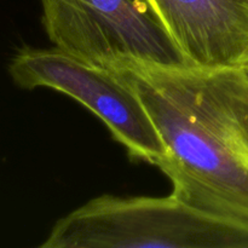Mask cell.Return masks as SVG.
Instances as JSON below:
<instances>
[{"label": "cell", "mask_w": 248, "mask_h": 248, "mask_svg": "<svg viewBox=\"0 0 248 248\" xmlns=\"http://www.w3.org/2000/svg\"><path fill=\"white\" fill-rule=\"evenodd\" d=\"M147 108L166 157L159 169L171 195L248 225V126L235 89L236 70L131 64L119 68Z\"/></svg>", "instance_id": "obj_1"}, {"label": "cell", "mask_w": 248, "mask_h": 248, "mask_svg": "<svg viewBox=\"0 0 248 248\" xmlns=\"http://www.w3.org/2000/svg\"><path fill=\"white\" fill-rule=\"evenodd\" d=\"M43 248H248V225L166 198L102 195L53 225Z\"/></svg>", "instance_id": "obj_2"}, {"label": "cell", "mask_w": 248, "mask_h": 248, "mask_svg": "<svg viewBox=\"0 0 248 248\" xmlns=\"http://www.w3.org/2000/svg\"><path fill=\"white\" fill-rule=\"evenodd\" d=\"M55 47L108 69L131 64L193 67L150 0H41Z\"/></svg>", "instance_id": "obj_3"}, {"label": "cell", "mask_w": 248, "mask_h": 248, "mask_svg": "<svg viewBox=\"0 0 248 248\" xmlns=\"http://www.w3.org/2000/svg\"><path fill=\"white\" fill-rule=\"evenodd\" d=\"M9 74L24 90H56L89 109L108 127L132 159L160 167L166 157L161 137L130 82L116 70L87 62L57 47H23Z\"/></svg>", "instance_id": "obj_4"}, {"label": "cell", "mask_w": 248, "mask_h": 248, "mask_svg": "<svg viewBox=\"0 0 248 248\" xmlns=\"http://www.w3.org/2000/svg\"><path fill=\"white\" fill-rule=\"evenodd\" d=\"M190 65L248 68V0H150Z\"/></svg>", "instance_id": "obj_5"}, {"label": "cell", "mask_w": 248, "mask_h": 248, "mask_svg": "<svg viewBox=\"0 0 248 248\" xmlns=\"http://www.w3.org/2000/svg\"><path fill=\"white\" fill-rule=\"evenodd\" d=\"M235 89L242 116L248 126V77L245 70L235 72Z\"/></svg>", "instance_id": "obj_6"}, {"label": "cell", "mask_w": 248, "mask_h": 248, "mask_svg": "<svg viewBox=\"0 0 248 248\" xmlns=\"http://www.w3.org/2000/svg\"><path fill=\"white\" fill-rule=\"evenodd\" d=\"M244 70H245V72H246V75L248 77V68H247V69H244Z\"/></svg>", "instance_id": "obj_7"}]
</instances>
